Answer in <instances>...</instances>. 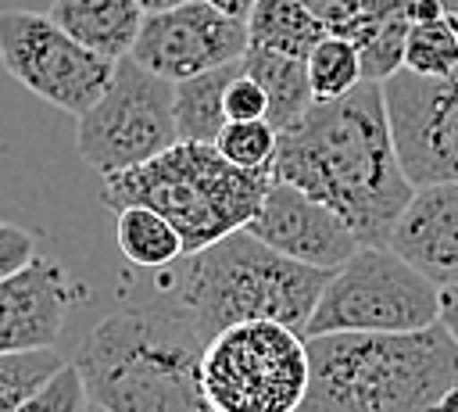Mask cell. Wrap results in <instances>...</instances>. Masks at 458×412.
I'll return each mask as SVG.
<instances>
[{"label": "cell", "instance_id": "cell-2", "mask_svg": "<svg viewBox=\"0 0 458 412\" xmlns=\"http://www.w3.org/2000/svg\"><path fill=\"white\" fill-rule=\"evenodd\" d=\"M204 344L179 305H132L104 315L72 365L104 412H215L200 387Z\"/></svg>", "mask_w": 458, "mask_h": 412}, {"label": "cell", "instance_id": "cell-4", "mask_svg": "<svg viewBox=\"0 0 458 412\" xmlns=\"http://www.w3.org/2000/svg\"><path fill=\"white\" fill-rule=\"evenodd\" d=\"M329 276L236 229L175 262V301L204 340L240 322H283L304 333Z\"/></svg>", "mask_w": 458, "mask_h": 412}, {"label": "cell", "instance_id": "cell-6", "mask_svg": "<svg viewBox=\"0 0 458 412\" xmlns=\"http://www.w3.org/2000/svg\"><path fill=\"white\" fill-rule=\"evenodd\" d=\"M308 383V337L283 322L229 326L200 355V387L215 412H297Z\"/></svg>", "mask_w": 458, "mask_h": 412}, {"label": "cell", "instance_id": "cell-22", "mask_svg": "<svg viewBox=\"0 0 458 412\" xmlns=\"http://www.w3.org/2000/svg\"><path fill=\"white\" fill-rule=\"evenodd\" d=\"M458 68V36L451 29V18H429L415 21L404 47V72L422 79H444Z\"/></svg>", "mask_w": 458, "mask_h": 412}, {"label": "cell", "instance_id": "cell-27", "mask_svg": "<svg viewBox=\"0 0 458 412\" xmlns=\"http://www.w3.org/2000/svg\"><path fill=\"white\" fill-rule=\"evenodd\" d=\"M304 7L315 14L326 36H340V39H351L361 18V0H304Z\"/></svg>", "mask_w": 458, "mask_h": 412}, {"label": "cell", "instance_id": "cell-8", "mask_svg": "<svg viewBox=\"0 0 458 412\" xmlns=\"http://www.w3.org/2000/svg\"><path fill=\"white\" fill-rule=\"evenodd\" d=\"M175 82L147 72L140 61L122 57L104 97L79 115L75 150L104 176L147 165L179 143L175 129Z\"/></svg>", "mask_w": 458, "mask_h": 412}, {"label": "cell", "instance_id": "cell-11", "mask_svg": "<svg viewBox=\"0 0 458 412\" xmlns=\"http://www.w3.org/2000/svg\"><path fill=\"white\" fill-rule=\"evenodd\" d=\"M247 47V21L222 14L204 0H193L175 11L147 14L129 57L168 82H182L190 75L240 61Z\"/></svg>", "mask_w": 458, "mask_h": 412}, {"label": "cell", "instance_id": "cell-20", "mask_svg": "<svg viewBox=\"0 0 458 412\" xmlns=\"http://www.w3.org/2000/svg\"><path fill=\"white\" fill-rule=\"evenodd\" d=\"M114 240L125 262L140 269H168L179 258H186L182 236L168 219H161L150 208H122L114 211Z\"/></svg>", "mask_w": 458, "mask_h": 412}, {"label": "cell", "instance_id": "cell-30", "mask_svg": "<svg viewBox=\"0 0 458 412\" xmlns=\"http://www.w3.org/2000/svg\"><path fill=\"white\" fill-rule=\"evenodd\" d=\"M204 4H211L215 11H222V14H229V18H236V21H247V18H250V11L258 7V0H204Z\"/></svg>", "mask_w": 458, "mask_h": 412}, {"label": "cell", "instance_id": "cell-33", "mask_svg": "<svg viewBox=\"0 0 458 412\" xmlns=\"http://www.w3.org/2000/svg\"><path fill=\"white\" fill-rule=\"evenodd\" d=\"M447 18H451V29H454V36H458V11H451Z\"/></svg>", "mask_w": 458, "mask_h": 412}, {"label": "cell", "instance_id": "cell-15", "mask_svg": "<svg viewBox=\"0 0 458 412\" xmlns=\"http://www.w3.org/2000/svg\"><path fill=\"white\" fill-rule=\"evenodd\" d=\"M50 18L93 54L122 61L132 54L147 11L136 0H54Z\"/></svg>", "mask_w": 458, "mask_h": 412}, {"label": "cell", "instance_id": "cell-21", "mask_svg": "<svg viewBox=\"0 0 458 412\" xmlns=\"http://www.w3.org/2000/svg\"><path fill=\"white\" fill-rule=\"evenodd\" d=\"M308 79H311L315 104L347 97L351 90H358V86L365 82L358 47H354L351 39L326 36V39L311 50V57H308Z\"/></svg>", "mask_w": 458, "mask_h": 412}, {"label": "cell", "instance_id": "cell-3", "mask_svg": "<svg viewBox=\"0 0 458 412\" xmlns=\"http://www.w3.org/2000/svg\"><path fill=\"white\" fill-rule=\"evenodd\" d=\"M311 383L297 412H437L458 387V344L437 322L415 333H329L308 340Z\"/></svg>", "mask_w": 458, "mask_h": 412}, {"label": "cell", "instance_id": "cell-36", "mask_svg": "<svg viewBox=\"0 0 458 412\" xmlns=\"http://www.w3.org/2000/svg\"><path fill=\"white\" fill-rule=\"evenodd\" d=\"M454 11H458V0H454Z\"/></svg>", "mask_w": 458, "mask_h": 412}, {"label": "cell", "instance_id": "cell-35", "mask_svg": "<svg viewBox=\"0 0 458 412\" xmlns=\"http://www.w3.org/2000/svg\"><path fill=\"white\" fill-rule=\"evenodd\" d=\"M444 4H447V11H454V0H444Z\"/></svg>", "mask_w": 458, "mask_h": 412}, {"label": "cell", "instance_id": "cell-14", "mask_svg": "<svg viewBox=\"0 0 458 412\" xmlns=\"http://www.w3.org/2000/svg\"><path fill=\"white\" fill-rule=\"evenodd\" d=\"M440 290L458 283V183L419 186L401 211L390 244Z\"/></svg>", "mask_w": 458, "mask_h": 412}, {"label": "cell", "instance_id": "cell-1", "mask_svg": "<svg viewBox=\"0 0 458 412\" xmlns=\"http://www.w3.org/2000/svg\"><path fill=\"white\" fill-rule=\"evenodd\" d=\"M272 179L336 211L361 247H386L415 186L394 147L383 82H361L340 100L315 104L279 133Z\"/></svg>", "mask_w": 458, "mask_h": 412}, {"label": "cell", "instance_id": "cell-13", "mask_svg": "<svg viewBox=\"0 0 458 412\" xmlns=\"http://www.w3.org/2000/svg\"><path fill=\"white\" fill-rule=\"evenodd\" d=\"M79 297L82 287L72 283L68 269L57 258L36 254L0 283V355L54 348Z\"/></svg>", "mask_w": 458, "mask_h": 412}, {"label": "cell", "instance_id": "cell-29", "mask_svg": "<svg viewBox=\"0 0 458 412\" xmlns=\"http://www.w3.org/2000/svg\"><path fill=\"white\" fill-rule=\"evenodd\" d=\"M440 326H444V330L454 337V344H458V283L440 290Z\"/></svg>", "mask_w": 458, "mask_h": 412}, {"label": "cell", "instance_id": "cell-12", "mask_svg": "<svg viewBox=\"0 0 458 412\" xmlns=\"http://www.w3.org/2000/svg\"><path fill=\"white\" fill-rule=\"evenodd\" d=\"M247 233H254L272 251H279L301 265L326 269V272H336L361 247L358 236L347 229V222L336 211H329L326 204L311 201L308 193H301L297 186H286V183L268 186Z\"/></svg>", "mask_w": 458, "mask_h": 412}, {"label": "cell", "instance_id": "cell-28", "mask_svg": "<svg viewBox=\"0 0 458 412\" xmlns=\"http://www.w3.org/2000/svg\"><path fill=\"white\" fill-rule=\"evenodd\" d=\"M36 258V236L25 226L0 222V283L21 272Z\"/></svg>", "mask_w": 458, "mask_h": 412}, {"label": "cell", "instance_id": "cell-32", "mask_svg": "<svg viewBox=\"0 0 458 412\" xmlns=\"http://www.w3.org/2000/svg\"><path fill=\"white\" fill-rule=\"evenodd\" d=\"M437 412H458V387H451V391H447V394L440 398Z\"/></svg>", "mask_w": 458, "mask_h": 412}, {"label": "cell", "instance_id": "cell-25", "mask_svg": "<svg viewBox=\"0 0 458 412\" xmlns=\"http://www.w3.org/2000/svg\"><path fill=\"white\" fill-rule=\"evenodd\" d=\"M86 408H89L86 383H82L79 369L72 362H64L18 412H86Z\"/></svg>", "mask_w": 458, "mask_h": 412}, {"label": "cell", "instance_id": "cell-26", "mask_svg": "<svg viewBox=\"0 0 458 412\" xmlns=\"http://www.w3.org/2000/svg\"><path fill=\"white\" fill-rule=\"evenodd\" d=\"M225 118L229 122H261V118H268V93L247 72H240L225 90Z\"/></svg>", "mask_w": 458, "mask_h": 412}, {"label": "cell", "instance_id": "cell-7", "mask_svg": "<svg viewBox=\"0 0 458 412\" xmlns=\"http://www.w3.org/2000/svg\"><path fill=\"white\" fill-rule=\"evenodd\" d=\"M440 322V287L394 247H358L326 283L304 337L415 333Z\"/></svg>", "mask_w": 458, "mask_h": 412}, {"label": "cell", "instance_id": "cell-17", "mask_svg": "<svg viewBox=\"0 0 458 412\" xmlns=\"http://www.w3.org/2000/svg\"><path fill=\"white\" fill-rule=\"evenodd\" d=\"M243 72L250 79H258L261 90L268 93V122L279 133L293 129L315 107V93H311V79H308V61L247 47Z\"/></svg>", "mask_w": 458, "mask_h": 412}, {"label": "cell", "instance_id": "cell-18", "mask_svg": "<svg viewBox=\"0 0 458 412\" xmlns=\"http://www.w3.org/2000/svg\"><path fill=\"white\" fill-rule=\"evenodd\" d=\"M240 61L175 82V104L172 107H175L179 143H211L215 147L218 133L229 125V118H225V90L243 72Z\"/></svg>", "mask_w": 458, "mask_h": 412}, {"label": "cell", "instance_id": "cell-23", "mask_svg": "<svg viewBox=\"0 0 458 412\" xmlns=\"http://www.w3.org/2000/svg\"><path fill=\"white\" fill-rule=\"evenodd\" d=\"M61 365L64 358L57 355V348L0 355V412H18Z\"/></svg>", "mask_w": 458, "mask_h": 412}, {"label": "cell", "instance_id": "cell-16", "mask_svg": "<svg viewBox=\"0 0 458 412\" xmlns=\"http://www.w3.org/2000/svg\"><path fill=\"white\" fill-rule=\"evenodd\" d=\"M411 25H415V0H361V18L351 43L361 54L365 82H386L404 68V47Z\"/></svg>", "mask_w": 458, "mask_h": 412}, {"label": "cell", "instance_id": "cell-10", "mask_svg": "<svg viewBox=\"0 0 458 412\" xmlns=\"http://www.w3.org/2000/svg\"><path fill=\"white\" fill-rule=\"evenodd\" d=\"M383 100L408 183H458V68L444 79L401 68L383 82Z\"/></svg>", "mask_w": 458, "mask_h": 412}, {"label": "cell", "instance_id": "cell-5", "mask_svg": "<svg viewBox=\"0 0 458 412\" xmlns=\"http://www.w3.org/2000/svg\"><path fill=\"white\" fill-rule=\"evenodd\" d=\"M272 183V168H240L211 143H175L147 165L104 176L100 204L107 211H157L175 226L186 254H197L215 240L247 229Z\"/></svg>", "mask_w": 458, "mask_h": 412}, {"label": "cell", "instance_id": "cell-24", "mask_svg": "<svg viewBox=\"0 0 458 412\" xmlns=\"http://www.w3.org/2000/svg\"><path fill=\"white\" fill-rule=\"evenodd\" d=\"M218 154L240 168H272L276 147H279V129L261 118V122H229L218 140Z\"/></svg>", "mask_w": 458, "mask_h": 412}, {"label": "cell", "instance_id": "cell-31", "mask_svg": "<svg viewBox=\"0 0 458 412\" xmlns=\"http://www.w3.org/2000/svg\"><path fill=\"white\" fill-rule=\"evenodd\" d=\"M147 14H161V11H175V7H182V4H193V0H136Z\"/></svg>", "mask_w": 458, "mask_h": 412}, {"label": "cell", "instance_id": "cell-34", "mask_svg": "<svg viewBox=\"0 0 458 412\" xmlns=\"http://www.w3.org/2000/svg\"><path fill=\"white\" fill-rule=\"evenodd\" d=\"M86 412H104V408H100V405H93V401H89V408H86Z\"/></svg>", "mask_w": 458, "mask_h": 412}, {"label": "cell", "instance_id": "cell-9", "mask_svg": "<svg viewBox=\"0 0 458 412\" xmlns=\"http://www.w3.org/2000/svg\"><path fill=\"white\" fill-rule=\"evenodd\" d=\"M0 61L18 86L75 118L104 97L118 64L72 39L39 11H0Z\"/></svg>", "mask_w": 458, "mask_h": 412}, {"label": "cell", "instance_id": "cell-19", "mask_svg": "<svg viewBox=\"0 0 458 412\" xmlns=\"http://www.w3.org/2000/svg\"><path fill=\"white\" fill-rule=\"evenodd\" d=\"M247 36L258 50L308 61L311 50L326 39V29L315 21L304 0H258L247 18Z\"/></svg>", "mask_w": 458, "mask_h": 412}]
</instances>
